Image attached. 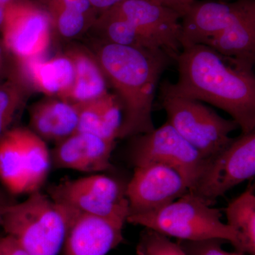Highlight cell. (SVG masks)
I'll return each mask as SVG.
<instances>
[{"mask_svg":"<svg viewBox=\"0 0 255 255\" xmlns=\"http://www.w3.org/2000/svg\"><path fill=\"white\" fill-rule=\"evenodd\" d=\"M175 62L177 82L165 80L159 94L206 102L231 115L242 133L255 131L253 66L203 44L182 48Z\"/></svg>","mask_w":255,"mask_h":255,"instance_id":"1","label":"cell"},{"mask_svg":"<svg viewBox=\"0 0 255 255\" xmlns=\"http://www.w3.org/2000/svg\"><path fill=\"white\" fill-rule=\"evenodd\" d=\"M93 53L123 109L119 138L155 130L152 110L156 89L174 61L172 58L162 50L132 48L102 40L97 42Z\"/></svg>","mask_w":255,"mask_h":255,"instance_id":"2","label":"cell"},{"mask_svg":"<svg viewBox=\"0 0 255 255\" xmlns=\"http://www.w3.org/2000/svg\"><path fill=\"white\" fill-rule=\"evenodd\" d=\"M76 211L57 204L49 196L34 191L23 202L11 203L1 226L29 255H58Z\"/></svg>","mask_w":255,"mask_h":255,"instance_id":"3","label":"cell"},{"mask_svg":"<svg viewBox=\"0 0 255 255\" xmlns=\"http://www.w3.org/2000/svg\"><path fill=\"white\" fill-rule=\"evenodd\" d=\"M188 191L182 197L151 212L131 215L127 222L138 225L179 241L221 239L245 253L241 235L223 222L219 209Z\"/></svg>","mask_w":255,"mask_h":255,"instance_id":"4","label":"cell"},{"mask_svg":"<svg viewBox=\"0 0 255 255\" xmlns=\"http://www.w3.org/2000/svg\"><path fill=\"white\" fill-rule=\"evenodd\" d=\"M51 164L46 142L31 129L10 128L0 137V181L11 194L39 190Z\"/></svg>","mask_w":255,"mask_h":255,"instance_id":"5","label":"cell"},{"mask_svg":"<svg viewBox=\"0 0 255 255\" xmlns=\"http://www.w3.org/2000/svg\"><path fill=\"white\" fill-rule=\"evenodd\" d=\"M159 97L167 123L206 159L232 142L230 135L239 128L233 119L223 118L199 101L161 94Z\"/></svg>","mask_w":255,"mask_h":255,"instance_id":"6","label":"cell"},{"mask_svg":"<svg viewBox=\"0 0 255 255\" xmlns=\"http://www.w3.org/2000/svg\"><path fill=\"white\" fill-rule=\"evenodd\" d=\"M125 190L113 178L97 174L65 180L51 186L48 189V196L57 204L79 214L125 223L129 215Z\"/></svg>","mask_w":255,"mask_h":255,"instance_id":"7","label":"cell"},{"mask_svg":"<svg viewBox=\"0 0 255 255\" xmlns=\"http://www.w3.org/2000/svg\"><path fill=\"white\" fill-rule=\"evenodd\" d=\"M130 151L135 167L156 163L175 169L187 182L189 191L197 182L206 159L167 122L147 133L136 135Z\"/></svg>","mask_w":255,"mask_h":255,"instance_id":"8","label":"cell"},{"mask_svg":"<svg viewBox=\"0 0 255 255\" xmlns=\"http://www.w3.org/2000/svg\"><path fill=\"white\" fill-rule=\"evenodd\" d=\"M255 175V130L242 133L219 153L206 161L190 192L212 204Z\"/></svg>","mask_w":255,"mask_h":255,"instance_id":"9","label":"cell"},{"mask_svg":"<svg viewBox=\"0 0 255 255\" xmlns=\"http://www.w3.org/2000/svg\"><path fill=\"white\" fill-rule=\"evenodd\" d=\"M52 27L45 8L22 0L8 6L1 40L11 56L23 63L42 58L46 53Z\"/></svg>","mask_w":255,"mask_h":255,"instance_id":"10","label":"cell"},{"mask_svg":"<svg viewBox=\"0 0 255 255\" xmlns=\"http://www.w3.org/2000/svg\"><path fill=\"white\" fill-rule=\"evenodd\" d=\"M188 191L187 182L175 169L156 163L137 166L125 190L128 216L160 209Z\"/></svg>","mask_w":255,"mask_h":255,"instance_id":"11","label":"cell"},{"mask_svg":"<svg viewBox=\"0 0 255 255\" xmlns=\"http://www.w3.org/2000/svg\"><path fill=\"white\" fill-rule=\"evenodd\" d=\"M109 10L155 38L176 61L182 49V16L177 11L150 0H124Z\"/></svg>","mask_w":255,"mask_h":255,"instance_id":"12","label":"cell"},{"mask_svg":"<svg viewBox=\"0 0 255 255\" xmlns=\"http://www.w3.org/2000/svg\"><path fill=\"white\" fill-rule=\"evenodd\" d=\"M125 223L78 214L69 226L63 255H107L124 241Z\"/></svg>","mask_w":255,"mask_h":255,"instance_id":"13","label":"cell"},{"mask_svg":"<svg viewBox=\"0 0 255 255\" xmlns=\"http://www.w3.org/2000/svg\"><path fill=\"white\" fill-rule=\"evenodd\" d=\"M248 0L234 2L198 1L191 4L181 20L182 48L204 44L228 27L237 18Z\"/></svg>","mask_w":255,"mask_h":255,"instance_id":"14","label":"cell"},{"mask_svg":"<svg viewBox=\"0 0 255 255\" xmlns=\"http://www.w3.org/2000/svg\"><path fill=\"white\" fill-rule=\"evenodd\" d=\"M115 145L116 141L95 134L75 132L57 144L52 153V164L55 168L82 172L109 170Z\"/></svg>","mask_w":255,"mask_h":255,"instance_id":"15","label":"cell"},{"mask_svg":"<svg viewBox=\"0 0 255 255\" xmlns=\"http://www.w3.org/2000/svg\"><path fill=\"white\" fill-rule=\"evenodd\" d=\"M220 54L254 66L255 61V1L248 0L230 26L204 44Z\"/></svg>","mask_w":255,"mask_h":255,"instance_id":"16","label":"cell"},{"mask_svg":"<svg viewBox=\"0 0 255 255\" xmlns=\"http://www.w3.org/2000/svg\"><path fill=\"white\" fill-rule=\"evenodd\" d=\"M78 124L77 106L57 97L41 101L30 112L32 131L43 140L56 144L75 133Z\"/></svg>","mask_w":255,"mask_h":255,"instance_id":"17","label":"cell"},{"mask_svg":"<svg viewBox=\"0 0 255 255\" xmlns=\"http://www.w3.org/2000/svg\"><path fill=\"white\" fill-rule=\"evenodd\" d=\"M78 124L75 132L98 135L116 141L123 122V109L116 95L107 93L96 100L75 105Z\"/></svg>","mask_w":255,"mask_h":255,"instance_id":"18","label":"cell"},{"mask_svg":"<svg viewBox=\"0 0 255 255\" xmlns=\"http://www.w3.org/2000/svg\"><path fill=\"white\" fill-rule=\"evenodd\" d=\"M21 64L28 78L38 90L50 97L65 100L75 78L73 60L67 53L49 60L39 58Z\"/></svg>","mask_w":255,"mask_h":255,"instance_id":"19","label":"cell"},{"mask_svg":"<svg viewBox=\"0 0 255 255\" xmlns=\"http://www.w3.org/2000/svg\"><path fill=\"white\" fill-rule=\"evenodd\" d=\"M67 55L73 60L75 78L64 101L78 105L108 93V82L93 53L74 48L69 50Z\"/></svg>","mask_w":255,"mask_h":255,"instance_id":"20","label":"cell"},{"mask_svg":"<svg viewBox=\"0 0 255 255\" xmlns=\"http://www.w3.org/2000/svg\"><path fill=\"white\" fill-rule=\"evenodd\" d=\"M91 28H95L102 41L132 48L164 50L155 38L110 10L99 15Z\"/></svg>","mask_w":255,"mask_h":255,"instance_id":"21","label":"cell"},{"mask_svg":"<svg viewBox=\"0 0 255 255\" xmlns=\"http://www.w3.org/2000/svg\"><path fill=\"white\" fill-rule=\"evenodd\" d=\"M226 214L228 226L241 235L246 254L255 255V186L229 203Z\"/></svg>","mask_w":255,"mask_h":255,"instance_id":"22","label":"cell"},{"mask_svg":"<svg viewBox=\"0 0 255 255\" xmlns=\"http://www.w3.org/2000/svg\"><path fill=\"white\" fill-rule=\"evenodd\" d=\"M24 85L16 71L0 84V137L10 129L15 116L24 103Z\"/></svg>","mask_w":255,"mask_h":255,"instance_id":"23","label":"cell"},{"mask_svg":"<svg viewBox=\"0 0 255 255\" xmlns=\"http://www.w3.org/2000/svg\"><path fill=\"white\" fill-rule=\"evenodd\" d=\"M52 25L64 38H72L91 28L98 16H88L68 9L53 0H46Z\"/></svg>","mask_w":255,"mask_h":255,"instance_id":"24","label":"cell"},{"mask_svg":"<svg viewBox=\"0 0 255 255\" xmlns=\"http://www.w3.org/2000/svg\"><path fill=\"white\" fill-rule=\"evenodd\" d=\"M137 255H187L178 243L167 236L145 228L136 247Z\"/></svg>","mask_w":255,"mask_h":255,"instance_id":"25","label":"cell"},{"mask_svg":"<svg viewBox=\"0 0 255 255\" xmlns=\"http://www.w3.org/2000/svg\"><path fill=\"white\" fill-rule=\"evenodd\" d=\"M226 241L221 239H206L202 241H179L178 244L187 255H245L236 251L229 253L223 250L222 245Z\"/></svg>","mask_w":255,"mask_h":255,"instance_id":"26","label":"cell"},{"mask_svg":"<svg viewBox=\"0 0 255 255\" xmlns=\"http://www.w3.org/2000/svg\"><path fill=\"white\" fill-rule=\"evenodd\" d=\"M0 255H29L12 236L0 237Z\"/></svg>","mask_w":255,"mask_h":255,"instance_id":"27","label":"cell"},{"mask_svg":"<svg viewBox=\"0 0 255 255\" xmlns=\"http://www.w3.org/2000/svg\"><path fill=\"white\" fill-rule=\"evenodd\" d=\"M55 2L68 8L75 10L82 14L88 16H98V13L94 9L89 0H53Z\"/></svg>","mask_w":255,"mask_h":255,"instance_id":"28","label":"cell"},{"mask_svg":"<svg viewBox=\"0 0 255 255\" xmlns=\"http://www.w3.org/2000/svg\"><path fill=\"white\" fill-rule=\"evenodd\" d=\"M11 57L0 38V78L4 80L9 78L11 74L16 71L11 65Z\"/></svg>","mask_w":255,"mask_h":255,"instance_id":"29","label":"cell"},{"mask_svg":"<svg viewBox=\"0 0 255 255\" xmlns=\"http://www.w3.org/2000/svg\"><path fill=\"white\" fill-rule=\"evenodd\" d=\"M150 1L174 10L182 17L196 0H150Z\"/></svg>","mask_w":255,"mask_h":255,"instance_id":"30","label":"cell"},{"mask_svg":"<svg viewBox=\"0 0 255 255\" xmlns=\"http://www.w3.org/2000/svg\"><path fill=\"white\" fill-rule=\"evenodd\" d=\"M94 9L100 15L114 6L122 2L124 0H89Z\"/></svg>","mask_w":255,"mask_h":255,"instance_id":"31","label":"cell"},{"mask_svg":"<svg viewBox=\"0 0 255 255\" xmlns=\"http://www.w3.org/2000/svg\"><path fill=\"white\" fill-rule=\"evenodd\" d=\"M11 204L6 194L2 191L0 190V226L2 221L3 215L4 214L6 207Z\"/></svg>","mask_w":255,"mask_h":255,"instance_id":"32","label":"cell"},{"mask_svg":"<svg viewBox=\"0 0 255 255\" xmlns=\"http://www.w3.org/2000/svg\"><path fill=\"white\" fill-rule=\"evenodd\" d=\"M7 7L8 6L0 5V33H1V31H2L3 26H4Z\"/></svg>","mask_w":255,"mask_h":255,"instance_id":"33","label":"cell"},{"mask_svg":"<svg viewBox=\"0 0 255 255\" xmlns=\"http://www.w3.org/2000/svg\"><path fill=\"white\" fill-rule=\"evenodd\" d=\"M22 1V0H0V5H4V6H9L14 3L18 2V1Z\"/></svg>","mask_w":255,"mask_h":255,"instance_id":"34","label":"cell"},{"mask_svg":"<svg viewBox=\"0 0 255 255\" xmlns=\"http://www.w3.org/2000/svg\"><path fill=\"white\" fill-rule=\"evenodd\" d=\"M4 79H2V78H0V84L1 83V82H2L3 81H4Z\"/></svg>","mask_w":255,"mask_h":255,"instance_id":"35","label":"cell"}]
</instances>
